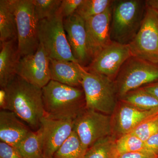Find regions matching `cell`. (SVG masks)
<instances>
[{
    "label": "cell",
    "instance_id": "cell-2",
    "mask_svg": "<svg viewBox=\"0 0 158 158\" xmlns=\"http://www.w3.org/2000/svg\"><path fill=\"white\" fill-rule=\"evenodd\" d=\"M44 116L74 120L86 109L83 89L51 80L42 88Z\"/></svg>",
    "mask_w": 158,
    "mask_h": 158
},
{
    "label": "cell",
    "instance_id": "cell-31",
    "mask_svg": "<svg viewBox=\"0 0 158 158\" xmlns=\"http://www.w3.org/2000/svg\"><path fill=\"white\" fill-rule=\"evenodd\" d=\"M157 156L147 151L126 153L118 154L117 158H158Z\"/></svg>",
    "mask_w": 158,
    "mask_h": 158
},
{
    "label": "cell",
    "instance_id": "cell-36",
    "mask_svg": "<svg viewBox=\"0 0 158 158\" xmlns=\"http://www.w3.org/2000/svg\"></svg>",
    "mask_w": 158,
    "mask_h": 158
},
{
    "label": "cell",
    "instance_id": "cell-28",
    "mask_svg": "<svg viewBox=\"0 0 158 158\" xmlns=\"http://www.w3.org/2000/svg\"><path fill=\"white\" fill-rule=\"evenodd\" d=\"M83 0H62L58 14L65 19L74 14Z\"/></svg>",
    "mask_w": 158,
    "mask_h": 158
},
{
    "label": "cell",
    "instance_id": "cell-30",
    "mask_svg": "<svg viewBox=\"0 0 158 158\" xmlns=\"http://www.w3.org/2000/svg\"><path fill=\"white\" fill-rule=\"evenodd\" d=\"M146 150L158 156V132L144 142Z\"/></svg>",
    "mask_w": 158,
    "mask_h": 158
},
{
    "label": "cell",
    "instance_id": "cell-33",
    "mask_svg": "<svg viewBox=\"0 0 158 158\" xmlns=\"http://www.w3.org/2000/svg\"><path fill=\"white\" fill-rule=\"evenodd\" d=\"M146 6L158 11V0H148L145 1Z\"/></svg>",
    "mask_w": 158,
    "mask_h": 158
},
{
    "label": "cell",
    "instance_id": "cell-21",
    "mask_svg": "<svg viewBox=\"0 0 158 158\" xmlns=\"http://www.w3.org/2000/svg\"><path fill=\"white\" fill-rule=\"evenodd\" d=\"M121 100L141 110H158L157 98L142 88L130 92L121 98Z\"/></svg>",
    "mask_w": 158,
    "mask_h": 158
},
{
    "label": "cell",
    "instance_id": "cell-12",
    "mask_svg": "<svg viewBox=\"0 0 158 158\" xmlns=\"http://www.w3.org/2000/svg\"><path fill=\"white\" fill-rule=\"evenodd\" d=\"M112 6L104 12L85 20L87 46L91 62L113 42L111 37Z\"/></svg>",
    "mask_w": 158,
    "mask_h": 158
},
{
    "label": "cell",
    "instance_id": "cell-7",
    "mask_svg": "<svg viewBox=\"0 0 158 158\" xmlns=\"http://www.w3.org/2000/svg\"><path fill=\"white\" fill-rule=\"evenodd\" d=\"M39 35L40 42L50 59L78 63L67 40L63 18L59 15L39 21Z\"/></svg>",
    "mask_w": 158,
    "mask_h": 158
},
{
    "label": "cell",
    "instance_id": "cell-24",
    "mask_svg": "<svg viewBox=\"0 0 158 158\" xmlns=\"http://www.w3.org/2000/svg\"><path fill=\"white\" fill-rule=\"evenodd\" d=\"M111 0H83L76 13L85 20L98 15L113 5Z\"/></svg>",
    "mask_w": 158,
    "mask_h": 158
},
{
    "label": "cell",
    "instance_id": "cell-29",
    "mask_svg": "<svg viewBox=\"0 0 158 158\" xmlns=\"http://www.w3.org/2000/svg\"><path fill=\"white\" fill-rule=\"evenodd\" d=\"M0 158H24L16 148L1 141Z\"/></svg>",
    "mask_w": 158,
    "mask_h": 158
},
{
    "label": "cell",
    "instance_id": "cell-16",
    "mask_svg": "<svg viewBox=\"0 0 158 158\" xmlns=\"http://www.w3.org/2000/svg\"><path fill=\"white\" fill-rule=\"evenodd\" d=\"M32 131L13 112L3 110L0 111L1 141L16 148Z\"/></svg>",
    "mask_w": 158,
    "mask_h": 158
},
{
    "label": "cell",
    "instance_id": "cell-27",
    "mask_svg": "<svg viewBox=\"0 0 158 158\" xmlns=\"http://www.w3.org/2000/svg\"><path fill=\"white\" fill-rule=\"evenodd\" d=\"M158 115L143 122L131 133L145 142L152 136L158 132Z\"/></svg>",
    "mask_w": 158,
    "mask_h": 158
},
{
    "label": "cell",
    "instance_id": "cell-35",
    "mask_svg": "<svg viewBox=\"0 0 158 158\" xmlns=\"http://www.w3.org/2000/svg\"><path fill=\"white\" fill-rule=\"evenodd\" d=\"M157 118H158V117H157Z\"/></svg>",
    "mask_w": 158,
    "mask_h": 158
},
{
    "label": "cell",
    "instance_id": "cell-26",
    "mask_svg": "<svg viewBox=\"0 0 158 158\" xmlns=\"http://www.w3.org/2000/svg\"><path fill=\"white\" fill-rule=\"evenodd\" d=\"M62 0H33L34 11L39 21L49 19L58 14Z\"/></svg>",
    "mask_w": 158,
    "mask_h": 158
},
{
    "label": "cell",
    "instance_id": "cell-9",
    "mask_svg": "<svg viewBox=\"0 0 158 158\" xmlns=\"http://www.w3.org/2000/svg\"><path fill=\"white\" fill-rule=\"evenodd\" d=\"M111 121L109 115L86 109L74 120L73 131L88 150L97 141L111 135Z\"/></svg>",
    "mask_w": 158,
    "mask_h": 158
},
{
    "label": "cell",
    "instance_id": "cell-8",
    "mask_svg": "<svg viewBox=\"0 0 158 158\" xmlns=\"http://www.w3.org/2000/svg\"><path fill=\"white\" fill-rule=\"evenodd\" d=\"M146 6L141 27L128 45L132 56L158 65V11Z\"/></svg>",
    "mask_w": 158,
    "mask_h": 158
},
{
    "label": "cell",
    "instance_id": "cell-20",
    "mask_svg": "<svg viewBox=\"0 0 158 158\" xmlns=\"http://www.w3.org/2000/svg\"><path fill=\"white\" fill-rule=\"evenodd\" d=\"M16 148L24 158H42L44 156L43 144L40 128L29 133Z\"/></svg>",
    "mask_w": 158,
    "mask_h": 158
},
{
    "label": "cell",
    "instance_id": "cell-6",
    "mask_svg": "<svg viewBox=\"0 0 158 158\" xmlns=\"http://www.w3.org/2000/svg\"><path fill=\"white\" fill-rule=\"evenodd\" d=\"M158 81V65L131 56L122 66L115 83L120 98L131 91Z\"/></svg>",
    "mask_w": 158,
    "mask_h": 158
},
{
    "label": "cell",
    "instance_id": "cell-10",
    "mask_svg": "<svg viewBox=\"0 0 158 158\" xmlns=\"http://www.w3.org/2000/svg\"><path fill=\"white\" fill-rule=\"evenodd\" d=\"M50 58L42 44L34 54L20 59L16 75L30 84L42 88L50 81Z\"/></svg>",
    "mask_w": 158,
    "mask_h": 158
},
{
    "label": "cell",
    "instance_id": "cell-19",
    "mask_svg": "<svg viewBox=\"0 0 158 158\" xmlns=\"http://www.w3.org/2000/svg\"><path fill=\"white\" fill-rule=\"evenodd\" d=\"M18 40L15 16L9 0L0 1V44Z\"/></svg>",
    "mask_w": 158,
    "mask_h": 158
},
{
    "label": "cell",
    "instance_id": "cell-18",
    "mask_svg": "<svg viewBox=\"0 0 158 158\" xmlns=\"http://www.w3.org/2000/svg\"><path fill=\"white\" fill-rule=\"evenodd\" d=\"M51 80L72 86L81 87L82 68L79 63L50 58Z\"/></svg>",
    "mask_w": 158,
    "mask_h": 158
},
{
    "label": "cell",
    "instance_id": "cell-17",
    "mask_svg": "<svg viewBox=\"0 0 158 158\" xmlns=\"http://www.w3.org/2000/svg\"><path fill=\"white\" fill-rule=\"evenodd\" d=\"M0 45V88H3L16 75L20 56L17 39L2 43Z\"/></svg>",
    "mask_w": 158,
    "mask_h": 158
},
{
    "label": "cell",
    "instance_id": "cell-34",
    "mask_svg": "<svg viewBox=\"0 0 158 158\" xmlns=\"http://www.w3.org/2000/svg\"><path fill=\"white\" fill-rule=\"evenodd\" d=\"M42 158H48V157H44V156Z\"/></svg>",
    "mask_w": 158,
    "mask_h": 158
},
{
    "label": "cell",
    "instance_id": "cell-5",
    "mask_svg": "<svg viewBox=\"0 0 158 158\" xmlns=\"http://www.w3.org/2000/svg\"><path fill=\"white\" fill-rule=\"evenodd\" d=\"M17 25L18 45L20 58L32 55L40 44L39 20L33 0H9Z\"/></svg>",
    "mask_w": 158,
    "mask_h": 158
},
{
    "label": "cell",
    "instance_id": "cell-4",
    "mask_svg": "<svg viewBox=\"0 0 158 158\" xmlns=\"http://www.w3.org/2000/svg\"><path fill=\"white\" fill-rule=\"evenodd\" d=\"M81 87L85 93L86 109L110 115L116 107L115 83L107 77L82 68Z\"/></svg>",
    "mask_w": 158,
    "mask_h": 158
},
{
    "label": "cell",
    "instance_id": "cell-11",
    "mask_svg": "<svg viewBox=\"0 0 158 158\" xmlns=\"http://www.w3.org/2000/svg\"><path fill=\"white\" fill-rule=\"evenodd\" d=\"M132 56L128 44L113 41L104 49L85 69L88 71L112 78L117 76L122 66Z\"/></svg>",
    "mask_w": 158,
    "mask_h": 158
},
{
    "label": "cell",
    "instance_id": "cell-23",
    "mask_svg": "<svg viewBox=\"0 0 158 158\" xmlns=\"http://www.w3.org/2000/svg\"><path fill=\"white\" fill-rule=\"evenodd\" d=\"M87 151L76 133L73 131L52 158H85Z\"/></svg>",
    "mask_w": 158,
    "mask_h": 158
},
{
    "label": "cell",
    "instance_id": "cell-25",
    "mask_svg": "<svg viewBox=\"0 0 158 158\" xmlns=\"http://www.w3.org/2000/svg\"><path fill=\"white\" fill-rule=\"evenodd\" d=\"M116 144L118 154L146 151L144 141L131 133L119 137Z\"/></svg>",
    "mask_w": 158,
    "mask_h": 158
},
{
    "label": "cell",
    "instance_id": "cell-14",
    "mask_svg": "<svg viewBox=\"0 0 158 158\" xmlns=\"http://www.w3.org/2000/svg\"><path fill=\"white\" fill-rule=\"evenodd\" d=\"M66 37L75 59L83 67L91 63L87 46L85 20L76 13L63 19Z\"/></svg>",
    "mask_w": 158,
    "mask_h": 158
},
{
    "label": "cell",
    "instance_id": "cell-15",
    "mask_svg": "<svg viewBox=\"0 0 158 158\" xmlns=\"http://www.w3.org/2000/svg\"><path fill=\"white\" fill-rule=\"evenodd\" d=\"M158 115V110H142L122 102L114 117V129L120 137L131 132L142 122Z\"/></svg>",
    "mask_w": 158,
    "mask_h": 158
},
{
    "label": "cell",
    "instance_id": "cell-1",
    "mask_svg": "<svg viewBox=\"0 0 158 158\" xmlns=\"http://www.w3.org/2000/svg\"><path fill=\"white\" fill-rule=\"evenodd\" d=\"M2 110L14 113L33 131L39 129L44 116L42 88L16 75L0 90Z\"/></svg>",
    "mask_w": 158,
    "mask_h": 158
},
{
    "label": "cell",
    "instance_id": "cell-32",
    "mask_svg": "<svg viewBox=\"0 0 158 158\" xmlns=\"http://www.w3.org/2000/svg\"><path fill=\"white\" fill-rule=\"evenodd\" d=\"M142 88L158 98V81L145 85Z\"/></svg>",
    "mask_w": 158,
    "mask_h": 158
},
{
    "label": "cell",
    "instance_id": "cell-3",
    "mask_svg": "<svg viewBox=\"0 0 158 158\" xmlns=\"http://www.w3.org/2000/svg\"><path fill=\"white\" fill-rule=\"evenodd\" d=\"M144 1H113L111 23L112 41L128 44L135 37L144 19Z\"/></svg>",
    "mask_w": 158,
    "mask_h": 158
},
{
    "label": "cell",
    "instance_id": "cell-13",
    "mask_svg": "<svg viewBox=\"0 0 158 158\" xmlns=\"http://www.w3.org/2000/svg\"><path fill=\"white\" fill-rule=\"evenodd\" d=\"M74 120L56 119L44 116L40 123L42 134L43 154L52 158L57 150L73 131Z\"/></svg>",
    "mask_w": 158,
    "mask_h": 158
},
{
    "label": "cell",
    "instance_id": "cell-22",
    "mask_svg": "<svg viewBox=\"0 0 158 158\" xmlns=\"http://www.w3.org/2000/svg\"><path fill=\"white\" fill-rule=\"evenodd\" d=\"M116 139L109 136L99 140L89 148L85 158H117Z\"/></svg>",
    "mask_w": 158,
    "mask_h": 158
}]
</instances>
